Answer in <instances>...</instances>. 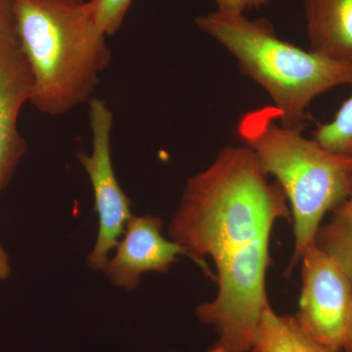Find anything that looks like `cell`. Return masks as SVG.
<instances>
[{"label": "cell", "mask_w": 352, "mask_h": 352, "mask_svg": "<svg viewBox=\"0 0 352 352\" xmlns=\"http://www.w3.org/2000/svg\"><path fill=\"white\" fill-rule=\"evenodd\" d=\"M245 146H227L212 164L190 178L171 219V240L219 285L196 316L212 326L217 340L208 352H251L263 312L271 231L280 219L292 223L283 190L270 183Z\"/></svg>", "instance_id": "cell-1"}, {"label": "cell", "mask_w": 352, "mask_h": 352, "mask_svg": "<svg viewBox=\"0 0 352 352\" xmlns=\"http://www.w3.org/2000/svg\"><path fill=\"white\" fill-rule=\"evenodd\" d=\"M13 13L32 105L58 117L91 100L112 53L90 0H15Z\"/></svg>", "instance_id": "cell-2"}, {"label": "cell", "mask_w": 352, "mask_h": 352, "mask_svg": "<svg viewBox=\"0 0 352 352\" xmlns=\"http://www.w3.org/2000/svg\"><path fill=\"white\" fill-rule=\"evenodd\" d=\"M237 135L266 175L276 178L289 201L295 250L286 274L315 244L321 222L346 200L352 186V157L322 147L302 131L283 126L273 107L250 111L238 122Z\"/></svg>", "instance_id": "cell-3"}, {"label": "cell", "mask_w": 352, "mask_h": 352, "mask_svg": "<svg viewBox=\"0 0 352 352\" xmlns=\"http://www.w3.org/2000/svg\"><path fill=\"white\" fill-rule=\"evenodd\" d=\"M196 25L221 44L237 60L241 72L270 95L283 126L302 131L316 97L352 85V63L328 59L283 41L268 20L217 10L197 17Z\"/></svg>", "instance_id": "cell-4"}, {"label": "cell", "mask_w": 352, "mask_h": 352, "mask_svg": "<svg viewBox=\"0 0 352 352\" xmlns=\"http://www.w3.org/2000/svg\"><path fill=\"white\" fill-rule=\"evenodd\" d=\"M89 124L92 134L90 154H76L91 182L94 210L98 215L99 230L96 244L88 254L87 263L94 270H101L108 263V256L117 247L120 236L131 219V203L122 189L113 171L111 143L113 115L105 101H89Z\"/></svg>", "instance_id": "cell-5"}, {"label": "cell", "mask_w": 352, "mask_h": 352, "mask_svg": "<svg viewBox=\"0 0 352 352\" xmlns=\"http://www.w3.org/2000/svg\"><path fill=\"white\" fill-rule=\"evenodd\" d=\"M300 327L312 339L342 351L352 310V281L344 268L316 244L302 254Z\"/></svg>", "instance_id": "cell-6"}, {"label": "cell", "mask_w": 352, "mask_h": 352, "mask_svg": "<svg viewBox=\"0 0 352 352\" xmlns=\"http://www.w3.org/2000/svg\"><path fill=\"white\" fill-rule=\"evenodd\" d=\"M32 92L31 71L14 29L0 36V193L27 150L18 118Z\"/></svg>", "instance_id": "cell-7"}, {"label": "cell", "mask_w": 352, "mask_h": 352, "mask_svg": "<svg viewBox=\"0 0 352 352\" xmlns=\"http://www.w3.org/2000/svg\"><path fill=\"white\" fill-rule=\"evenodd\" d=\"M162 229L160 217L132 215L116 256L104 268L113 285L129 291L138 288L145 272L166 273L179 254L187 256L184 248L162 235Z\"/></svg>", "instance_id": "cell-8"}, {"label": "cell", "mask_w": 352, "mask_h": 352, "mask_svg": "<svg viewBox=\"0 0 352 352\" xmlns=\"http://www.w3.org/2000/svg\"><path fill=\"white\" fill-rule=\"evenodd\" d=\"M309 50L352 63V0H303Z\"/></svg>", "instance_id": "cell-9"}, {"label": "cell", "mask_w": 352, "mask_h": 352, "mask_svg": "<svg viewBox=\"0 0 352 352\" xmlns=\"http://www.w3.org/2000/svg\"><path fill=\"white\" fill-rule=\"evenodd\" d=\"M251 352H340L317 342L298 325L295 316L280 315L268 307Z\"/></svg>", "instance_id": "cell-10"}, {"label": "cell", "mask_w": 352, "mask_h": 352, "mask_svg": "<svg viewBox=\"0 0 352 352\" xmlns=\"http://www.w3.org/2000/svg\"><path fill=\"white\" fill-rule=\"evenodd\" d=\"M315 244L330 254L352 281V186L346 200L333 210L329 222L321 226Z\"/></svg>", "instance_id": "cell-11"}, {"label": "cell", "mask_w": 352, "mask_h": 352, "mask_svg": "<svg viewBox=\"0 0 352 352\" xmlns=\"http://www.w3.org/2000/svg\"><path fill=\"white\" fill-rule=\"evenodd\" d=\"M312 138L329 151L352 157V95L331 122L315 129Z\"/></svg>", "instance_id": "cell-12"}, {"label": "cell", "mask_w": 352, "mask_h": 352, "mask_svg": "<svg viewBox=\"0 0 352 352\" xmlns=\"http://www.w3.org/2000/svg\"><path fill=\"white\" fill-rule=\"evenodd\" d=\"M133 0H90L97 22L106 36L119 32Z\"/></svg>", "instance_id": "cell-13"}, {"label": "cell", "mask_w": 352, "mask_h": 352, "mask_svg": "<svg viewBox=\"0 0 352 352\" xmlns=\"http://www.w3.org/2000/svg\"><path fill=\"white\" fill-rule=\"evenodd\" d=\"M217 10L221 12L243 13L267 6L271 0H214Z\"/></svg>", "instance_id": "cell-14"}, {"label": "cell", "mask_w": 352, "mask_h": 352, "mask_svg": "<svg viewBox=\"0 0 352 352\" xmlns=\"http://www.w3.org/2000/svg\"><path fill=\"white\" fill-rule=\"evenodd\" d=\"M14 2L15 0H0V36L15 29Z\"/></svg>", "instance_id": "cell-15"}, {"label": "cell", "mask_w": 352, "mask_h": 352, "mask_svg": "<svg viewBox=\"0 0 352 352\" xmlns=\"http://www.w3.org/2000/svg\"><path fill=\"white\" fill-rule=\"evenodd\" d=\"M11 267L9 258L2 245H0V280H6L10 276Z\"/></svg>", "instance_id": "cell-16"}, {"label": "cell", "mask_w": 352, "mask_h": 352, "mask_svg": "<svg viewBox=\"0 0 352 352\" xmlns=\"http://www.w3.org/2000/svg\"><path fill=\"white\" fill-rule=\"evenodd\" d=\"M346 352H352V310L351 319H349V328H347V333L346 342H344V349Z\"/></svg>", "instance_id": "cell-17"}]
</instances>
